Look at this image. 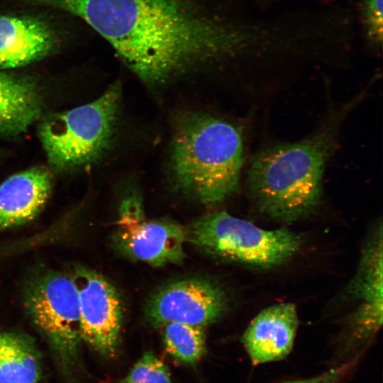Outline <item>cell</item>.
<instances>
[{"instance_id":"1","label":"cell","mask_w":383,"mask_h":383,"mask_svg":"<svg viewBox=\"0 0 383 383\" xmlns=\"http://www.w3.org/2000/svg\"><path fill=\"white\" fill-rule=\"evenodd\" d=\"M84 21L140 79L160 83L246 51L252 40L189 0H38Z\"/></svg>"},{"instance_id":"2","label":"cell","mask_w":383,"mask_h":383,"mask_svg":"<svg viewBox=\"0 0 383 383\" xmlns=\"http://www.w3.org/2000/svg\"><path fill=\"white\" fill-rule=\"evenodd\" d=\"M361 93L333 110L309 136L295 143H274L252 158L248 188L257 210L275 221L292 223L319 205L323 177L338 133Z\"/></svg>"},{"instance_id":"3","label":"cell","mask_w":383,"mask_h":383,"mask_svg":"<svg viewBox=\"0 0 383 383\" xmlns=\"http://www.w3.org/2000/svg\"><path fill=\"white\" fill-rule=\"evenodd\" d=\"M243 146L231 124L199 113L179 119L170 168L175 186L206 205L217 204L239 187Z\"/></svg>"},{"instance_id":"4","label":"cell","mask_w":383,"mask_h":383,"mask_svg":"<svg viewBox=\"0 0 383 383\" xmlns=\"http://www.w3.org/2000/svg\"><path fill=\"white\" fill-rule=\"evenodd\" d=\"M118 82L94 101L42 118L39 140L50 165L58 171L99 160L109 148L121 101Z\"/></svg>"},{"instance_id":"5","label":"cell","mask_w":383,"mask_h":383,"mask_svg":"<svg viewBox=\"0 0 383 383\" xmlns=\"http://www.w3.org/2000/svg\"><path fill=\"white\" fill-rule=\"evenodd\" d=\"M185 230L187 242L206 254L257 269L286 263L304 243L287 228L266 230L224 211L207 213Z\"/></svg>"},{"instance_id":"6","label":"cell","mask_w":383,"mask_h":383,"mask_svg":"<svg viewBox=\"0 0 383 383\" xmlns=\"http://www.w3.org/2000/svg\"><path fill=\"white\" fill-rule=\"evenodd\" d=\"M26 306L61 362L70 365L81 340L79 294L72 276L57 272L39 276L26 290Z\"/></svg>"},{"instance_id":"7","label":"cell","mask_w":383,"mask_h":383,"mask_svg":"<svg viewBox=\"0 0 383 383\" xmlns=\"http://www.w3.org/2000/svg\"><path fill=\"white\" fill-rule=\"evenodd\" d=\"M116 240L128 255L155 267L179 264L185 255V228L168 219L148 218L135 196L120 206Z\"/></svg>"},{"instance_id":"8","label":"cell","mask_w":383,"mask_h":383,"mask_svg":"<svg viewBox=\"0 0 383 383\" xmlns=\"http://www.w3.org/2000/svg\"><path fill=\"white\" fill-rule=\"evenodd\" d=\"M227 296L216 284L203 279H185L162 287L150 299L147 317L155 326L182 323L205 327L221 318Z\"/></svg>"},{"instance_id":"9","label":"cell","mask_w":383,"mask_h":383,"mask_svg":"<svg viewBox=\"0 0 383 383\" xmlns=\"http://www.w3.org/2000/svg\"><path fill=\"white\" fill-rule=\"evenodd\" d=\"M80 309V338L104 355L118 346L123 307L113 286L99 273L77 267L72 275Z\"/></svg>"},{"instance_id":"10","label":"cell","mask_w":383,"mask_h":383,"mask_svg":"<svg viewBox=\"0 0 383 383\" xmlns=\"http://www.w3.org/2000/svg\"><path fill=\"white\" fill-rule=\"evenodd\" d=\"M299 326L296 306L283 302L267 306L250 321L242 343L254 365L279 361L291 352Z\"/></svg>"},{"instance_id":"11","label":"cell","mask_w":383,"mask_h":383,"mask_svg":"<svg viewBox=\"0 0 383 383\" xmlns=\"http://www.w3.org/2000/svg\"><path fill=\"white\" fill-rule=\"evenodd\" d=\"M59 38L46 21L28 16H0V70L21 67L54 52Z\"/></svg>"},{"instance_id":"12","label":"cell","mask_w":383,"mask_h":383,"mask_svg":"<svg viewBox=\"0 0 383 383\" xmlns=\"http://www.w3.org/2000/svg\"><path fill=\"white\" fill-rule=\"evenodd\" d=\"M52 179L43 166L18 172L0 184V231L23 225L42 211L51 194Z\"/></svg>"},{"instance_id":"13","label":"cell","mask_w":383,"mask_h":383,"mask_svg":"<svg viewBox=\"0 0 383 383\" xmlns=\"http://www.w3.org/2000/svg\"><path fill=\"white\" fill-rule=\"evenodd\" d=\"M43 97L30 77L0 72V136L26 133L42 116Z\"/></svg>"},{"instance_id":"14","label":"cell","mask_w":383,"mask_h":383,"mask_svg":"<svg viewBox=\"0 0 383 383\" xmlns=\"http://www.w3.org/2000/svg\"><path fill=\"white\" fill-rule=\"evenodd\" d=\"M382 225L374 232L362 253L357 270L350 282L348 294L360 306L383 307Z\"/></svg>"},{"instance_id":"15","label":"cell","mask_w":383,"mask_h":383,"mask_svg":"<svg viewBox=\"0 0 383 383\" xmlns=\"http://www.w3.org/2000/svg\"><path fill=\"white\" fill-rule=\"evenodd\" d=\"M40 362L34 345L16 333H0V383H38Z\"/></svg>"},{"instance_id":"16","label":"cell","mask_w":383,"mask_h":383,"mask_svg":"<svg viewBox=\"0 0 383 383\" xmlns=\"http://www.w3.org/2000/svg\"><path fill=\"white\" fill-rule=\"evenodd\" d=\"M163 326V342L170 355L189 365L201 358L206 349L204 327L182 323H169Z\"/></svg>"},{"instance_id":"17","label":"cell","mask_w":383,"mask_h":383,"mask_svg":"<svg viewBox=\"0 0 383 383\" xmlns=\"http://www.w3.org/2000/svg\"><path fill=\"white\" fill-rule=\"evenodd\" d=\"M118 383H171V378L165 362L152 353L148 352Z\"/></svg>"},{"instance_id":"18","label":"cell","mask_w":383,"mask_h":383,"mask_svg":"<svg viewBox=\"0 0 383 383\" xmlns=\"http://www.w3.org/2000/svg\"><path fill=\"white\" fill-rule=\"evenodd\" d=\"M383 0H363L362 16L368 40L381 46L383 30Z\"/></svg>"}]
</instances>
